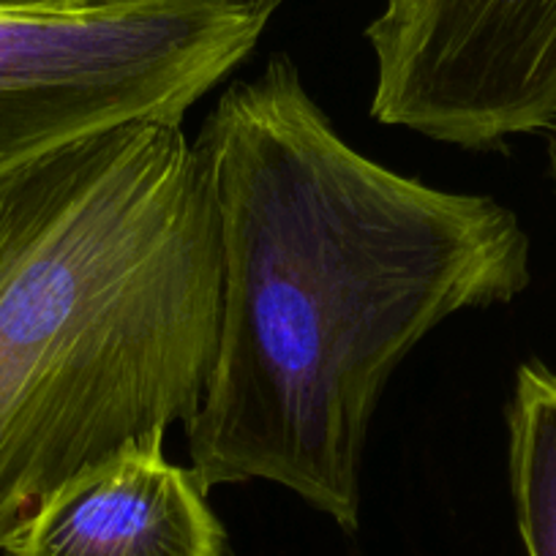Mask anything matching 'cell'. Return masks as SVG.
<instances>
[{
  "label": "cell",
  "mask_w": 556,
  "mask_h": 556,
  "mask_svg": "<svg viewBox=\"0 0 556 556\" xmlns=\"http://www.w3.org/2000/svg\"><path fill=\"white\" fill-rule=\"evenodd\" d=\"M90 3H112V0H85V7H90Z\"/></svg>",
  "instance_id": "cell-9"
},
{
  "label": "cell",
  "mask_w": 556,
  "mask_h": 556,
  "mask_svg": "<svg viewBox=\"0 0 556 556\" xmlns=\"http://www.w3.org/2000/svg\"><path fill=\"white\" fill-rule=\"evenodd\" d=\"M551 173H554V180H556V139L551 142Z\"/></svg>",
  "instance_id": "cell-8"
},
{
  "label": "cell",
  "mask_w": 556,
  "mask_h": 556,
  "mask_svg": "<svg viewBox=\"0 0 556 556\" xmlns=\"http://www.w3.org/2000/svg\"><path fill=\"white\" fill-rule=\"evenodd\" d=\"M278 3L112 0L0 14V178L123 123H184L256 50Z\"/></svg>",
  "instance_id": "cell-3"
},
{
  "label": "cell",
  "mask_w": 556,
  "mask_h": 556,
  "mask_svg": "<svg viewBox=\"0 0 556 556\" xmlns=\"http://www.w3.org/2000/svg\"><path fill=\"white\" fill-rule=\"evenodd\" d=\"M507 434L523 548L527 556H556V374L543 363L518 366Z\"/></svg>",
  "instance_id": "cell-6"
},
{
  "label": "cell",
  "mask_w": 556,
  "mask_h": 556,
  "mask_svg": "<svg viewBox=\"0 0 556 556\" xmlns=\"http://www.w3.org/2000/svg\"><path fill=\"white\" fill-rule=\"evenodd\" d=\"M371 117L489 151L556 126V0H384Z\"/></svg>",
  "instance_id": "cell-4"
},
{
  "label": "cell",
  "mask_w": 556,
  "mask_h": 556,
  "mask_svg": "<svg viewBox=\"0 0 556 556\" xmlns=\"http://www.w3.org/2000/svg\"><path fill=\"white\" fill-rule=\"evenodd\" d=\"M194 146L216 202L222 314L184 424L191 469L207 489L285 485L357 532L390 377L447 317L527 290V232L494 197L352 148L287 55L229 85Z\"/></svg>",
  "instance_id": "cell-1"
},
{
  "label": "cell",
  "mask_w": 556,
  "mask_h": 556,
  "mask_svg": "<svg viewBox=\"0 0 556 556\" xmlns=\"http://www.w3.org/2000/svg\"><path fill=\"white\" fill-rule=\"evenodd\" d=\"M167 431L128 442L47 496L3 556H229L227 532Z\"/></svg>",
  "instance_id": "cell-5"
},
{
  "label": "cell",
  "mask_w": 556,
  "mask_h": 556,
  "mask_svg": "<svg viewBox=\"0 0 556 556\" xmlns=\"http://www.w3.org/2000/svg\"><path fill=\"white\" fill-rule=\"evenodd\" d=\"M218 314L216 202L184 123L0 178V554L68 478L194 417Z\"/></svg>",
  "instance_id": "cell-2"
},
{
  "label": "cell",
  "mask_w": 556,
  "mask_h": 556,
  "mask_svg": "<svg viewBox=\"0 0 556 556\" xmlns=\"http://www.w3.org/2000/svg\"><path fill=\"white\" fill-rule=\"evenodd\" d=\"M85 7V0H0V14H66Z\"/></svg>",
  "instance_id": "cell-7"
}]
</instances>
